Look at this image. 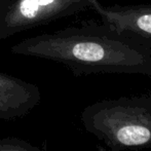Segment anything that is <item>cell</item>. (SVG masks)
Instances as JSON below:
<instances>
[{
    "label": "cell",
    "instance_id": "6da1fadb",
    "mask_svg": "<svg viewBox=\"0 0 151 151\" xmlns=\"http://www.w3.org/2000/svg\"><path fill=\"white\" fill-rule=\"evenodd\" d=\"M103 14L115 31H132L151 38V8H131L120 12L108 10Z\"/></svg>",
    "mask_w": 151,
    "mask_h": 151
},
{
    "label": "cell",
    "instance_id": "7a4b0ae2",
    "mask_svg": "<svg viewBox=\"0 0 151 151\" xmlns=\"http://www.w3.org/2000/svg\"><path fill=\"white\" fill-rule=\"evenodd\" d=\"M151 138V133L147 127L142 125H129L120 129L117 133V139L123 145L134 146L147 143Z\"/></svg>",
    "mask_w": 151,
    "mask_h": 151
},
{
    "label": "cell",
    "instance_id": "3957f363",
    "mask_svg": "<svg viewBox=\"0 0 151 151\" xmlns=\"http://www.w3.org/2000/svg\"><path fill=\"white\" fill-rule=\"evenodd\" d=\"M38 0H22L20 4V10L22 14L26 18H34L39 10Z\"/></svg>",
    "mask_w": 151,
    "mask_h": 151
},
{
    "label": "cell",
    "instance_id": "277c9868",
    "mask_svg": "<svg viewBox=\"0 0 151 151\" xmlns=\"http://www.w3.org/2000/svg\"><path fill=\"white\" fill-rule=\"evenodd\" d=\"M52 2H55V0H38V3L40 6H46L52 4Z\"/></svg>",
    "mask_w": 151,
    "mask_h": 151
}]
</instances>
